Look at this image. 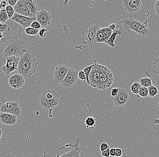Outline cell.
<instances>
[{
  "label": "cell",
  "mask_w": 159,
  "mask_h": 157,
  "mask_svg": "<svg viewBox=\"0 0 159 157\" xmlns=\"http://www.w3.org/2000/svg\"><path fill=\"white\" fill-rule=\"evenodd\" d=\"M33 53L29 50L20 58L17 72L24 78H30L36 72L38 65Z\"/></svg>",
  "instance_id": "1"
},
{
  "label": "cell",
  "mask_w": 159,
  "mask_h": 157,
  "mask_svg": "<svg viewBox=\"0 0 159 157\" xmlns=\"http://www.w3.org/2000/svg\"><path fill=\"white\" fill-rule=\"evenodd\" d=\"M59 97L58 94L54 90H48L42 93L39 98L40 106L48 112V117L52 118L53 115L52 112L58 106Z\"/></svg>",
  "instance_id": "2"
},
{
  "label": "cell",
  "mask_w": 159,
  "mask_h": 157,
  "mask_svg": "<svg viewBox=\"0 0 159 157\" xmlns=\"http://www.w3.org/2000/svg\"><path fill=\"white\" fill-rule=\"evenodd\" d=\"M28 48L24 42L12 40L9 42L3 52L4 57L16 56L21 58L28 51Z\"/></svg>",
  "instance_id": "3"
},
{
  "label": "cell",
  "mask_w": 159,
  "mask_h": 157,
  "mask_svg": "<svg viewBox=\"0 0 159 157\" xmlns=\"http://www.w3.org/2000/svg\"><path fill=\"white\" fill-rule=\"evenodd\" d=\"M80 137L75 139L73 144H66L64 146L58 149L57 157H80V155L82 148L80 146ZM44 157H52L48 155L45 152L43 153Z\"/></svg>",
  "instance_id": "4"
},
{
  "label": "cell",
  "mask_w": 159,
  "mask_h": 157,
  "mask_svg": "<svg viewBox=\"0 0 159 157\" xmlns=\"http://www.w3.org/2000/svg\"><path fill=\"white\" fill-rule=\"evenodd\" d=\"M14 21H8L6 23H0V32L4 34L8 40H18L22 35L21 27Z\"/></svg>",
  "instance_id": "5"
},
{
  "label": "cell",
  "mask_w": 159,
  "mask_h": 157,
  "mask_svg": "<svg viewBox=\"0 0 159 157\" xmlns=\"http://www.w3.org/2000/svg\"><path fill=\"white\" fill-rule=\"evenodd\" d=\"M100 29V25L98 24L92 25L87 29L85 39L89 49L99 50L104 45V44L97 43L95 40L96 33Z\"/></svg>",
  "instance_id": "6"
},
{
  "label": "cell",
  "mask_w": 159,
  "mask_h": 157,
  "mask_svg": "<svg viewBox=\"0 0 159 157\" xmlns=\"http://www.w3.org/2000/svg\"><path fill=\"white\" fill-rule=\"evenodd\" d=\"M114 77L111 72L107 67L101 65L98 89L105 90L113 84Z\"/></svg>",
  "instance_id": "7"
},
{
  "label": "cell",
  "mask_w": 159,
  "mask_h": 157,
  "mask_svg": "<svg viewBox=\"0 0 159 157\" xmlns=\"http://www.w3.org/2000/svg\"><path fill=\"white\" fill-rule=\"evenodd\" d=\"M142 23L143 22L135 20L133 18H126L119 21L118 25L119 27V30L122 32H129L130 30L136 32Z\"/></svg>",
  "instance_id": "8"
},
{
  "label": "cell",
  "mask_w": 159,
  "mask_h": 157,
  "mask_svg": "<svg viewBox=\"0 0 159 157\" xmlns=\"http://www.w3.org/2000/svg\"><path fill=\"white\" fill-rule=\"evenodd\" d=\"M1 112L9 113L19 117L21 113V109L17 101H7L1 106Z\"/></svg>",
  "instance_id": "9"
},
{
  "label": "cell",
  "mask_w": 159,
  "mask_h": 157,
  "mask_svg": "<svg viewBox=\"0 0 159 157\" xmlns=\"http://www.w3.org/2000/svg\"><path fill=\"white\" fill-rule=\"evenodd\" d=\"M20 58L16 56L6 57V63L2 67L3 72L7 75H10L11 72L17 70Z\"/></svg>",
  "instance_id": "10"
},
{
  "label": "cell",
  "mask_w": 159,
  "mask_h": 157,
  "mask_svg": "<svg viewBox=\"0 0 159 157\" xmlns=\"http://www.w3.org/2000/svg\"><path fill=\"white\" fill-rule=\"evenodd\" d=\"M130 98L129 91L126 89L121 88H119L117 96L112 97L114 105L117 107H123L129 102Z\"/></svg>",
  "instance_id": "11"
},
{
  "label": "cell",
  "mask_w": 159,
  "mask_h": 157,
  "mask_svg": "<svg viewBox=\"0 0 159 157\" xmlns=\"http://www.w3.org/2000/svg\"><path fill=\"white\" fill-rule=\"evenodd\" d=\"M97 61H94V66L89 75V85L95 89H98L99 74L101 65L97 64Z\"/></svg>",
  "instance_id": "12"
},
{
  "label": "cell",
  "mask_w": 159,
  "mask_h": 157,
  "mask_svg": "<svg viewBox=\"0 0 159 157\" xmlns=\"http://www.w3.org/2000/svg\"><path fill=\"white\" fill-rule=\"evenodd\" d=\"M78 72L74 68H70L61 84L65 88H69L74 86L77 81Z\"/></svg>",
  "instance_id": "13"
},
{
  "label": "cell",
  "mask_w": 159,
  "mask_h": 157,
  "mask_svg": "<svg viewBox=\"0 0 159 157\" xmlns=\"http://www.w3.org/2000/svg\"><path fill=\"white\" fill-rule=\"evenodd\" d=\"M123 2L124 10L132 14L138 12L142 6L141 0H124Z\"/></svg>",
  "instance_id": "14"
},
{
  "label": "cell",
  "mask_w": 159,
  "mask_h": 157,
  "mask_svg": "<svg viewBox=\"0 0 159 157\" xmlns=\"http://www.w3.org/2000/svg\"><path fill=\"white\" fill-rule=\"evenodd\" d=\"M36 21L39 22L42 26L46 27L51 24L52 17L51 15L44 9H43L38 13L36 16Z\"/></svg>",
  "instance_id": "15"
},
{
  "label": "cell",
  "mask_w": 159,
  "mask_h": 157,
  "mask_svg": "<svg viewBox=\"0 0 159 157\" xmlns=\"http://www.w3.org/2000/svg\"><path fill=\"white\" fill-rule=\"evenodd\" d=\"M70 68L67 65L61 64L55 67L54 72V78L56 83H61Z\"/></svg>",
  "instance_id": "16"
},
{
  "label": "cell",
  "mask_w": 159,
  "mask_h": 157,
  "mask_svg": "<svg viewBox=\"0 0 159 157\" xmlns=\"http://www.w3.org/2000/svg\"><path fill=\"white\" fill-rule=\"evenodd\" d=\"M11 20L14 21L26 29L30 27L31 24L36 21V17L32 18L28 17L15 13L14 16L11 19Z\"/></svg>",
  "instance_id": "17"
},
{
  "label": "cell",
  "mask_w": 159,
  "mask_h": 157,
  "mask_svg": "<svg viewBox=\"0 0 159 157\" xmlns=\"http://www.w3.org/2000/svg\"><path fill=\"white\" fill-rule=\"evenodd\" d=\"M25 78L19 73H15L10 76L8 83L11 87L15 90L20 89L25 85Z\"/></svg>",
  "instance_id": "18"
},
{
  "label": "cell",
  "mask_w": 159,
  "mask_h": 157,
  "mask_svg": "<svg viewBox=\"0 0 159 157\" xmlns=\"http://www.w3.org/2000/svg\"><path fill=\"white\" fill-rule=\"evenodd\" d=\"M17 122V117L9 113H0V122L7 126H14Z\"/></svg>",
  "instance_id": "19"
},
{
  "label": "cell",
  "mask_w": 159,
  "mask_h": 157,
  "mask_svg": "<svg viewBox=\"0 0 159 157\" xmlns=\"http://www.w3.org/2000/svg\"><path fill=\"white\" fill-rule=\"evenodd\" d=\"M16 13L20 15L28 17H34V16L28 10L26 7L25 6L23 3L22 0H19L18 1L17 3L16 6L14 7Z\"/></svg>",
  "instance_id": "20"
},
{
  "label": "cell",
  "mask_w": 159,
  "mask_h": 157,
  "mask_svg": "<svg viewBox=\"0 0 159 157\" xmlns=\"http://www.w3.org/2000/svg\"><path fill=\"white\" fill-rule=\"evenodd\" d=\"M22 1L28 10L34 16H36L38 13V7L36 2L32 0H22Z\"/></svg>",
  "instance_id": "21"
},
{
  "label": "cell",
  "mask_w": 159,
  "mask_h": 157,
  "mask_svg": "<svg viewBox=\"0 0 159 157\" xmlns=\"http://www.w3.org/2000/svg\"><path fill=\"white\" fill-rule=\"evenodd\" d=\"M148 21L146 20L143 22L135 32L139 35L141 37L148 36L151 35V32L148 28Z\"/></svg>",
  "instance_id": "22"
},
{
  "label": "cell",
  "mask_w": 159,
  "mask_h": 157,
  "mask_svg": "<svg viewBox=\"0 0 159 157\" xmlns=\"http://www.w3.org/2000/svg\"><path fill=\"white\" fill-rule=\"evenodd\" d=\"M122 33H123V32L120 30L113 31L112 35L109 38L108 40L105 42V44H106L107 45L109 46L110 47H115V44H114V41H115V39H116V37L118 35H121Z\"/></svg>",
  "instance_id": "23"
},
{
  "label": "cell",
  "mask_w": 159,
  "mask_h": 157,
  "mask_svg": "<svg viewBox=\"0 0 159 157\" xmlns=\"http://www.w3.org/2000/svg\"><path fill=\"white\" fill-rule=\"evenodd\" d=\"M146 74L149 76V77H144L142 78L139 80V83L141 84V86L143 87H149V86L152 85V81L151 79V76H150L149 73L147 71L145 72Z\"/></svg>",
  "instance_id": "24"
},
{
  "label": "cell",
  "mask_w": 159,
  "mask_h": 157,
  "mask_svg": "<svg viewBox=\"0 0 159 157\" xmlns=\"http://www.w3.org/2000/svg\"><path fill=\"white\" fill-rule=\"evenodd\" d=\"M152 81L153 82L155 85H152V86H149L148 87L149 91L148 96L151 98L155 97V96L159 94V90L158 89L157 86L156 85L155 81H154L153 79L151 77Z\"/></svg>",
  "instance_id": "25"
},
{
  "label": "cell",
  "mask_w": 159,
  "mask_h": 157,
  "mask_svg": "<svg viewBox=\"0 0 159 157\" xmlns=\"http://www.w3.org/2000/svg\"><path fill=\"white\" fill-rule=\"evenodd\" d=\"M95 123H96V120L93 117H87L84 121L85 126L87 128H90L91 129H94V127L96 126Z\"/></svg>",
  "instance_id": "26"
},
{
  "label": "cell",
  "mask_w": 159,
  "mask_h": 157,
  "mask_svg": "<svg viewBox=\"0 0 159 157\" xmlns=\"http://www.w3.org/2000/svg\"><path fill=\"white\" fill-rule=\"evenodd\" d=\"M101 30L102 33H103V37H104V42H105L109 39V38L112 35L113 31L109 28V27L101 28ZM104 44H105V43H104Z\"/></svg>",
  "instance_id": "27"
},
{
  "label": "cell",
  "mask_w": 159,
  "mask_h": 157,
  "mask_svg": "<svg viewBox=\"0 0 159 157\" xmlns=\"http://www.w3.org/2000/svg\"><path fill=\"white\" fill-rule=\"evenodd\" d=\"M8 16L7 15L6 9H0V23L5 24L8 21Z\"/></svg>",
  "instance_id": "28"
},
{
  "label": "cell",
  "mask_w": 159,
  "mask_h": 157,
  "mask_svg": "<svg viewBox=\"0 0 159 157\" xmlns=\"http://www.w3.org/2000/svg\"><path fill=\"white\" fill-rule=\"evenodd\" d=\"M141 84L138 81H135L132 84L131 86V91L135 95L139 94V91L141 87Z\"/></svg>",
  "instance_id": "29"
},
{
  "label": "cell",
  "mask_w": 159,
  "mask_h": 157,
  "mask_svg": "<svg viewBox=\"0 0 159 157\" xmlns=\"http://www.w3.org/2000/svg\"><path fill=\"white\" fill-rule=\"evenodd\" d=\"M94 66V64H92V65H89L83 69V71H84L86 77V82L88 85H89V75Z\"/></svg>",
  "instance_id": "30"
},
{
  "label": "cell",
  "mask_w": 159,
  "mask_h": 157,
  "mask_svg": "<svg viewBox=\"0 0 159 157\" xmlns=\"http://www.w3.org/2000/svg\"><path fill=\"white\" fill-rule=\"evenodd\" d=\"M149 91L148 87L141 86L138 95L143 98H147L148 96Z\"/></svg>",
  "instance_id": "31"
},
{
  "label": "cell",
  "mask_w": 159,
  "mask_h": 157,
  "mask_svg": "<svg viewBox=\"0 0 159 157\" xmlns=\"http://www.w3.org/2000/svg\"><path fill=\"white\" fill-rule=\"evenodd\" d=\"M5 9H6L7 15L8 16L9 19H11L16 13L14 8L13 7L7 5Z\"/></svg>",
  "instance_id": "32"
},
{
  "label": "cell",
  "mask_w": 159,
  "mask_h": 157,
  "mask_svg": "<svg viewBox=\"0 0 159 157\" xmlns=\"http://www.w3.org/2000/svg\"><path fill=\"white\" fill-rule=\"evenodd\" d=\"M39 30L34 29L33 28L29 27L25 29V31L27 35L30 36L36 35L39 33Z\"/></svg>",
  "instance_id": "33"
},
{
  "label": "cell",
  "mask_w": 159,
  "mask_h": 157,
  "mask_svg": "<svg viewBox=\"0 0 159 157\" xmlns=\"http://www.w3.org/2000/svg\"><path fill=\"white\" fill-rule=\"evenodd\" d=\"M31 27L34 29L38 30H40L41 28L42 25H41L40 24L39 22L37 21H34L31 24Z\"/></svg>",
  "instance_id": "34"
},
{
  "label": "cell",
  "mask_w": 159,
  "mask_h": 157,
  "mask_svg": "<svg viewBox=\"0 0 159 157\" xmlns=\"http://www.w3.org/2000/svg\"><path fill=\"white\" fill-rule=\"evenodd\" d=\"M48 31V30L45 28H42L39 32V35L41 38H44L47 35V32Z\"/></svg>",
  "instance_id": "35"
},
{
  "label": "cell",
  "mask_w": 159,
  "mask_h": 157,
  "mask_svg": "<svg viewBox=\"0 0 159 157\" xmlns=\"http://www.w3.org/2000/svg\"><path fill=\"white\" fill-rule=\"evenodd\" d=\"M78 77L80 80L86 81V77L83 70H80L78 73Z\"/></svg>",
  "instance_id": "36"
},
{
  "label": "cell",
  "mask_w": 159,
  "mask_h": 157,
  "mask_svg": "<svg viewBox=\"0 0 159 157\" xmlns=\"http://www.w3.org/2000/svg\"><path fill=\"white\" fill-rule=\"evenodd\" d=\"M109 147H110V146L108 145V144H107L106 143H105V142H103V143H102V144L100 145V147H99L100 151H105V150L108 149Z\"/></svg>",
  "instance_id": "37"
},
{
  "label": "cell",
  "mask_w": 159,
  "mask_h": 157,
  "mask_svg": "<svg viewBox=\"0 0 159 157\" xmlns=\"http://www.w3.org/2000/svg\"><path fill=\"white\" fill-rule=\"evenodd\" d=\"M109 28L111 30L113 31L119 30V25H118V24H109Z\"/></svg>",
  "instance_id": "38"
},
{
  "label": "cell",
  "mask_w": 159,
  "mask_h": 157,
  "mask_svg": "<svg viewBox=\"0 0 159 157\" xmlns=\"http://www.w3.org/2000/svg\"><path fill=\"white\" fill-rule=\"evenodd\" d=\"M110 147H109L108 149L105 150V151L101 152V155H102V156L104 157H110Z\"/></svg>",
  "instance_id": "39"
},
{
  "label": "cell",
  "mask_w": 159,
  "mask_h": 157,
  "mask_svg": "<svg viewBox=\"0 0 159 157\" xmlns=\"http://www.w3.org/2000/svg\"><path fill=\"white\" fill-rule=\"evenodd\" d=\"M119 88H114L112 89L111 92V95L112 97H115L118 95V92H119Z\"/></svg>",
  "instance_id": "40"
},
{
  "label": "cell",
  "mask_w": 159,
  "mask_h": 157,
  "mask_svg": "<svg viewBox=\"0 0 159 157\" xmlns=\"http://www.w3.org/2000/svg\"><path fill=\"white\" fill-rule=\"evenodd\" d=\"M123 154V151L119 148H116V155L115 157H121Z\"/></svg>",
  "instance_id": "41"
},
{
  "label": "cell",
  "mask_w": 159,
  "mask_h": 157,
  "mask_svg": "<svg viewBox=\"0 0 159 157\" xmlns=\"http://www.w3.org/2000/svg\"><path fill=\"white\" fill-rule=\"evenodd\" d=\"M18 1V0H8L7 3L8 4V5L14 7Z\"/></svg>",
  "instance_id": "42"
},
{
  "label": "cell",
  "mask_w": 159,
  "mask_h": 157,
  "mask_svg": "<svg viewBox=\"0 0 159 157\" xmlns=\"http://www.w3.org/2000/svg\"><path fill=\"white\" fill-rule=\"evenodd\" d=\"M155 10H156V12L157 14L159 16V0H157L155 3Z\"/></svg>",
  "instance_id": "43"
},
{
  "label": "cell",
  "mask_w": 159,
  "mask_h": 157,
  "mask_svg": "<svg viewBox=\"0 0 159 157\" xmlns=\"http://www.w3.org/2000/svg\"><path fill=\"white\" fill-rule=\"evenodd\" d=\"M7 6V2L6 1H0V9L6 8Z\"/></svg>",
  "instance_id": "44"
},
{
  "label": "cell",
  "mask_w": 159,
  "mask_h": 157,
  "mask_svg": "<svg viewBox=\"0 0 159 157\" xmlns=\"http://www.w3.org/2000/svg\"><path fill=\"white\" fill-rule=\"evenodd\" d=\"M110 156L115 157L116 155V148H111L110 150Z\"/></svg>",
  "instance_id": "45"
},
{
  "label": "cell",
  "mask_w": 159,
  "mask_h": 157,
  "mask_svg": "<svg viewBox=\"0 0 159 157\" xmlns=\"http://www.w3.org/2000/svg\"><path fill=\"white\" fill-rule=\"evenodd\" d=\"M153 63L154 65H156L158 68H159V55L155 58Z\"/></svg>",
  "instance_id": "46"
},
{
  "label": "cell",
  "mask_w": 159,
  "mask_h": 157,
  "mask_svg": "<svg viewBox=\"0 0 159 157\" xmlns=\"http://www.w3.org/2000/svg\"><path fill=\"white\" fill-rule=\"evenodd\" d=\"M152 123L155 125H159V119H154L152 122Z\"/></svg>",
  "instance_id": "47"
},
{
  "label": "cell",
  "mask_w": 159,
  "mask_h": 157,
  "mask_svg": "<svg viewBox=\"0 0 159 157\" xmlns=\"http://www.w3.org/2000/svg\"><path fill=\"white\" fill-rule=\"evenodd\" d=\"M153 72H155V73H156V74H157V75H158V76H159V68H158L157 69V70L156 71H154V70ZM157 87H158V90H159V87H158V86H157Z\"/></svg>",
  "instance_id": "48"
},
{
  "label": "cell",
  "mask_w": 159,
  "mask_h": 157,
  "mask_svg": "<svg viewBox=\"0 0 159 157\" xmlns=\"http://www.w3.org/2000/svg\"><path fill=\"white\" fill-rule=\"evenodd\" d=\"M2 129L1 128L0 129V140L2 138Z\"/></svg>",
  "instance_id": "49"
},
{
  "label": "cell",
  "mask_w": 159,
  "mask_h": 157,
  "mask_svg": "<svg viewBox=\"0 0 159 157\" xmlns=\"http://www.w3.org/2000/svg\"><path fill=\"white\" fill-rule=\"evenodd\" d=\"M69 2V1H65L63 2V5L64 6H67V3L68 2Z\"/></svg>",
  "instance_id": "50"
},
{
  "label": "cell",
  "mask_w": 159,
  "mask_h": 157,
  "mask_svg": "<svg viewBox=\"0 0 159 157\" xmlns=\"http://www.w3.org/2000/svg\"><path fill=\"white\" fill-rule=\"evenodd\" d=\"M157 107L158 109L159 110V102L157 103Z\"/></svg>",
  "instance_id": "51"
},
{
  "label": "cell",
  "mask_w": 159,
  "mask_h": 157,
  "mask_svg": "<svg viewBox=\"0 0 159 157\" xmlns=\"http://www.w3.org/2000/svg\"><path fill=\"white\" fill-rule=\"evenodd\" d=\"M0 129H1V128H0Z\"/></svg>",
  "instance_id": "52"
}]
</instances>
